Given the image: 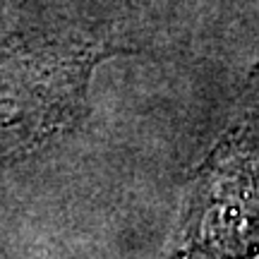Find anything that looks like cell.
Wrapping results in <instances>:
<instances>
[{
    "label": "cell",
    "instance_id": "6da1fadb",
    "mask_svg": "<svg viewBox=\"0 0 259 259\" xmlns=\"http://www.w3.org/2000/svg\"><path fill=\"white\" fill-rule=\"evenodd\" d=\"M185 259L259 254V135L235 127L216 144L194 183L183 221Z\"/></svg>",
    "mask_w": 259,
    "mask_h": 259
}]
</instances>
